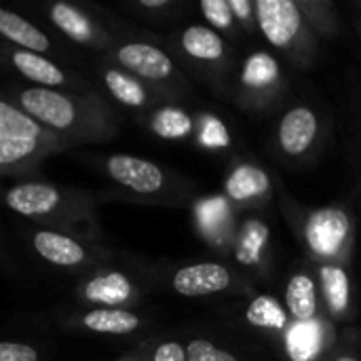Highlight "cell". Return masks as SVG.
Returning a JSON list of instances; mask_svg holds the SVG:
<instances>
[{"instance_id":"52a82bcc","label":"cell","mask_w":361,"mask_h":361,"mask_svg":"<svg viewBox=\"0 0 361 361\" xmlns=\"http://www.w3.org/2000/svg\"><path fill=\"white\" fill-rule=\"evenodd\" d=\"M32 252L44 260L49 267L68 271V273H91L99 269L102 262L110 258L108 250L95 245L93 241L80 239L68 231H55L38 226L27 233Z\"/></svg>"},{"instance_id":"ffe728a7","label":"cell","mask_w":361,"mask_h":361,"mask_svg":"<svg viewBox=\"0 0 361 361\" xmlns=\"http://www.w3.org/2000/svg\"><path fill=\"white\" fill-rule=\"evenodd\" d=\"M296 2L315 34L332 36L336 32V15L332 2H322V0H296Z\"/></svg>"},{"instance_id":"5bb4252c","label":"cell","mask_w":361,"mask_h":361,"mask_svg":"<svg viewBox=\"0 0 361 361\" xmlns=\"http://www.w3.org/2000/svg\"><path fill=\"white\" fill-rule=\"evenodd\" d=\"M97 72L104 82V89L121 106H127L133 110H154L167 102L163 95H159L157 91L146 87L142 80H137L135 76H131L129 72L114 66L108 59L97 66Z\"/></svg>"},{"instance_id":"2e32d148","label":"cell","mask_w":361,"mask_h":361,"mask_svg":"<svg viewBox=\"0 0 361 361\" xmlns=\"http://www.w3.org/2000/svg\"><path fill=\"white\" fill-rule=\"evenodd\" d=\"M286 311L296 322H311L319 313V286L311 271L300 269L286 283Z\"/></svg>"},{"instance_id":"8992f818","label":"cell","mask_w":361,"mask_h":361,"mask_svg":"<svg viewBox=\"0 0 361 361\" xmlns=\"http://www.w3.org/2000/svg\"><path fill=\"white\" fill-rule=\"evenodd\" d=\"M256 21L271 47L298 66L315 59L317 38L296 0H256Z\"/></svg>"},{"instance_id":"484cf974","label":"cell","mask_w":361,"mask_h":361,"mask_svg":"<svg viewBox=\"0 0 361 361\" xmlns=\"http://www.w3.org/2000/svg\"><path fill=\"white\" fill-rule=\"evenodd\" d=\"M131 6L133 11L142 13L148 19H159V17H165V13L171 15L173 0H135Z\"/></svg>"},{"instance_id":"d6986e66","label":"cell","mask_w":361,"mask_h":361,"mask_svg":"<svg viewBox=\"0 0 361 361\" xmlns=\"http://www.w3.org/2000/svg\"><path fill=\"white\" fill-rule=\"evenodd\" d=\"M226 190L237 203H247L271 192V178L256 165H241L231 173Z\"/></svg>"},{"instance_id":"d4e9b609","label":"cell","mask_w":361,"mask_h":361,"mask_svg":"<svg viewBox=\"0 0 361 361\" xmlns=\"http://www.w3.org/2000/svg\"><path fill=\"white\" fill-rule=\"evenodd\" d=\"M228 2H231V8H233L235 19L243 25V30L258 27V21H256V2H252V0H228Z\"/></svg>"},{"instance_id":"9c48e42d","label":"cell","mask_w":361,"mask_h":361,"mask_svg":"<svg viewBox=\"0 0 361 361\" xmlns=\"http://www.w3.org/2000/svg\"><path fill=\"white\" fill-rule=\"evenodd\" d=\"M169 286L176 294L186 298H203L226 292H243L241 277L222 262H192L173 271Z\"/></svg>"},{"instance_id":"5b68a950","label":"cell","mask_w":361,"mask_h":361,"mask_svg":"<svg viewBox=\"0 0 361 361\" xmlns=\"http://www.w3.org/2000/svg\"><path fill=\"white\" fill-rule=\"evenodd\" d=\"M108 61L123 68L146 87L163 95L167 102L171 97H184L190 89L167 51L148 40H121L108 49Z\"/></svg>"},{"instance_id":"3957f363","label":"cell","mask_w":361,"mask_h":361,"mask_svg":"<svg viewBox=\"0 0 361 361\" xmlns=\"http://www.w3.org/2000/svg\"><path fill=\"white\" fill-rule=\"evenodd\" d=\"M4 203L17 216L55 231H63L68 224L89 222L95 216V199L89 192L34 180L11 186Z\"/></svg>"},{"instance_id":"277c9868","label":"cell","mask_w":361,"mask_h":361,"mask_svg":"<svg viewBox=\"0 0 361 361\" xmlns=\"http://www.w3.org/2000/svg\"><path fill=\"white\" fill-rule=\"evenodd\" d=\"M110 182L129 197L152 205H184L192 186L178 173L133 154H110L102 165Z\"/></svg>"},{"instance_id":"cb8c5ba5","label":"cell","mask_w":361,"mask_h":361,"mask_svg":"<svg viewBox=\"0 0 361 361\" xmlns=\"http://www.w3.org/2000/svg\"><path fill=\"white\" fill-rule=\"evenodd\" d=\"M0 361H40V353L36 347L25 343L2 341L0 343Z\"/></svg>"},{"instance_id":"ba28073f","label":"cell","mask_w":361,"mask_h":361,"mask_svg":"<svg viewBox=\"0 0 361 361\" xmlns=\"http://www.w3.org/2000/svg\"><path fill=\"white\" fill-rule=\"evenodd\" d=\"M324 142L322 114L309 104L290 106L277 121L275 146L279 154L290 163H305L311 154H317Z\"/></svg>"},{"instance_id":"4316f807","label":"cell","mask_w":361,"mask_h":361,"mask_svg":"<svg viewBox=\"0 0 361 361\" xmlns=\"http://www.w3.org/2000/svg\"><path fill=\"white\" fill-rule=\"evenodd\" d=\"M328 361H361V360L355 349L343 347V349H336V351L328 357Z\"/></svg>"},{"instance_id":"44dd1931","label":"cell","mask_w":361,"mask_h":361,"mask_svg":"<svg viewBox=\"0 0 361 361\" xmlns=\"http://www.w3.org/2000/svg\"><path fill=\"white\" fill-rule=\"evenodd\" d=\"M199 8H201L203 17L214 25L216 32H224V34L237 36L235 32L239 27L235 23L237 19L233 15V8H231V2L228 0H201L199 2Z\"/></svg>"},{"instance_id":"6da1fadb","label":"cell","mask_w":361,"mask_h":361,"mask_svg":"<svg viewBox=\"0 0 361 361\" xmlns=\"http://www.w3.org/2000/svg\"><path fill=\"white\" fill-rule=\"evenodd\" d=\"M15 104L63 140L68 148L110 142L121 129L114 108L97 91L27 87L15 91Z\"/></svg>"},{"instance_id":"30bf717a","label":"cell","mask_w":361,"mask_h":361,"mask_svg":"<svg viewBox=\"0 0 361 361\" xmlns=\"http://www.w3.org/2000/svg\"><path fill=\"white\" fill-rule=\"evenodd\" d=\"M78 298L97 309H127L140 302V286L118 269H95L87 273L76 290Z\"/></svg>"},{"instance_id":"603a6c76","label":"cell","mask_w":361,"mask_h":361,"mask_svg":"<svg viewBox=\"0 0 361 361\" xmlns=\"http://www.w3.org/2000/svg\"><path fill=\"white\" fill-rule=\"evenodd\" d=\"M146 361H188V353H186V345H182L180 341H161L154 343L148 353H144Z\"/></svg>"},{"instance_id":"ac0fdd59","label":"cell","mask_w":361,"mask_h":361,"mask_svg":"<svg viewBox=\"0 0 361 361\" xmlns=\"http://www.w3.org/2000/svg\"><path fill=\"white\" fill-rule=\"evenodd\" d=\"M0 34L13 47L30 51V53L49 55L53 51L51 38L40 27H36L32 21H27L25 17L8 8L0 11Z\"/></svg>"},{"instance_id":"7402d4cb","label":"cell","mask_w":361,"mask_h":361,"mask_svg":"<svg viewBox=\"0 0 361 361\" xmlns=\"http://www.w3.org/2000/svg\"><path fill=\"white\" fill-rule=\"evenodd\" d=\"M188 361H241V357L205 336H195L186 343Z\"/></svg>"},{"instance_id":"7c38bea8","label":"cell","mask_w":361,"mask_h":361,"mask_svg":"<svg viewBox=\"0 0 361 361\" xmlns=\"http://www.w3.org/2000/svg\"><path fill=\"white\" fill-rule=\"evenodd\" d=\"M6 57L11 66L34 87L53 89V91H93L87 80L63 70L47 55H38V53H30V51L13 47V49H6Z\"/></svg>"},{"instance_id":"7a4b0ae2","label":"cell","mask_w":361,"mask_h":361,"mask_svg":"<svg viewBox=\"0 0 361 361\" xmlns=\"http://www.w3.org/2000/svg\"><path fill=\"white\" fill-rule=\"evenodd\" d=\"M68 146L8 97L0 99V169L6 178L30 176L47 157Z\"/></svg>"},{"instance_id":"4fadbf2b","label":"cell","mask_w":361,"mask_h":361,"mask_svg":"<svg viewBox=\"0 0 361 361\" xmlns=\"http://www.w3.org/2000/svg\"><path fill=\"white\" fill-rule=\"evenodd\" d=\"M47 15L51 23L72 42L91 47V49H110L114 44V38L97 23L87 11H82L76 4H70L66 0L51 2L47 8Z\"/></svg>"},{"instance_id":"8fae6325","label":"cell","mask_w":361,"mask_h":361,"mask_svg":"<svg viewBox=\"0 0 361 361\" xmlns=\"http://www.w3.org/2000/svg\"><path fill=\"white\" fill-rule=\"evenodd\" d=\"M176 47L188 63L205 68L218 76H224L231 68L233 53L224 36L209 25L195 23L184 27L176 38Z\"/></svg>"},{"instance_id":"e0dca14e","label":"cell","mask_w":361,"mask_h":361,"mask_svg":"<svg viewBox=\"0 0 361 361\" xmlns=\"http://www.w3.org/2000/svg\"><path fill=\"white\" fill-rule=\"evenodd\" d=\"M74 324L93 334L106 336H129L144 326V319L129 309H89L80 313Z\"/></svg>"},{"instance_id":"9a60e30c","label":"cell","mask_w":361,"mask_h":361,"mask_svg":"<svg viewBox=\"0 0 361 361\" xmlns=\"http://www.w3.org/2000/svg\"><path fill=\"white\" fill-rule=\"evenodd\" d=\"M317 279L322 286V300L330 311V315L336 322L349 319L353 305H351V281L347 271L338 262L326 260L317 267Z\"/></svg>"}]
</instances>
